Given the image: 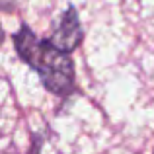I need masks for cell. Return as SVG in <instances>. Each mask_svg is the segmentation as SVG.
<instances>
[{
    "mask_svg": "<svg viewBox=\"0 0 154 154\" xmlns=\"http://www.w3.org/2000/svg\"><path fill=\"white\" fill-rule=\"evenodd\" d=\"M82 26H80V18L74 6H68L66 12L60 16L59 23H57L55 31H53L49 41L57 49L64 53H72L76 47L82 43Z\"/></svg>",
    "mask_w": 154,
    "mask_h": 154,
    "instance_id": "cell-2",
    "label": "cell"
},
{
    "mask_svg": "<svg viewBox=\"0 0 154 154\" xmlns=\"http://www.w3.org/2000/svg\"><path fill=\"white\" fill-rule=\"evenodd\" d=\"M14 45L20 59L26 60L41 78V84L55 96H70L74 92V63L70 53L57 49L51 41H41L27 26L14 33Z\"/></svg>",
    "mask_w": 154,
    "mask_h": 154,
    "instance_id": "cell-1",
    "label": "cell"
}]
</instances>
